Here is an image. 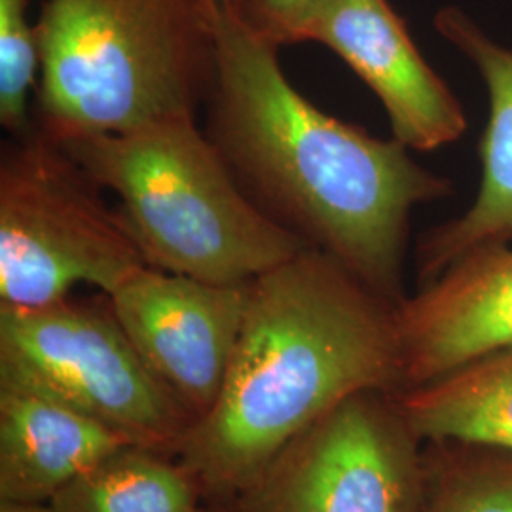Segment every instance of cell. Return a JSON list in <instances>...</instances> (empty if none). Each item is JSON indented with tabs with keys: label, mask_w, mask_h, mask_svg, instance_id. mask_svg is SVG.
<instances>
[{
	"label": "cell",
	"mask_w": 512,
	"mask_h": 512,
	"mask_svg": "<svg viewBox=\"0 0 512 512\" xmlns=\"http://www.w3.org/2000/svg\"><path fill=\"white\" fill-rule=\"evenodd\" d=\"M329 0H238V10L260 35L277 46L296 44L304 25Z\"/></svg>",
	"instance_id": "cell-17"
},
{
	"label": "cell",
	"mask_w": 512,
	"mask_h": 512,
	"mask_svg": "<svg viewBox=\"0 0 512 512\" xmlns=\"http://www.w3.org/2000/svg\"><path fill=\"white\" fill-rule=\"evenodd\" d=\"M33 124L0 160V306L42 308L92 285L110 294L145 264L120 209Z\"/></svg>",
	"instance_id": "cell-5"
},
{
	"label": "cell",
	"mask_w": 512,
	"mask_h": 512,
	"mask_svg": "<svg viewBox=\"0 0 512 512\" xmlns=\"http://www.w3.org/2000/svg\"><path fill=\"white\" fill-rule=\"evenodd\" d=\"M234 2H236V4H238V0H234Z\"/></svg>",
	"instance_id": "cell-20"
},
{
	"label": "cell",
	"mask_w": 512,
	"mask_h": 512,
	"mask_svg": "<svg viewBox=\"0 0 512 512\" xmlns=\"http://www.w3.org/2000/svg\"><path fill=\"white\" fill-rule=\"evenodd\" d=\"M421 512H512V454L429 444Z\"/></svg>",
	"instance_id": "cell-15"
},
{
	"label": "cell",
	"mask_w": 512,
	"mask_h": 512,
	"mask_svg": "<svg viewBox=\"0 0 512 512\" xmlns=\"http://www.w3.org/2000/svg\"><path fill=\"white\" fill-rule=\"evenodd\" d=\"M29 0H0V124L12 137L33 128L31 93H37V29Z\"/></svg>",
	"instance_id": "cell-16"
},
{
	"label": "cell",
	"mask_w": 512,
	"mask_h": 512,
	"mask_svg": "<svg viewBox=\"0 0 512 512\" xmlns=\"http://www.w3.org/2000/svg\"><path fill=\"white\" fill-rule=\"evenodd\" d=\"M435 29L482 76L490 116L478 143L482 171L475 202L458 219L446 220L421 236L416 247L420 285L439 277L463 256L512 245V48L495 42L456 6L440 10Z\"/></svg>",
	"instance_id": "cell-11"
},
{
	"label": "cell",
	"mask_w": 512,
	"mask_h": 512,
	"mask_svg": "<svg viewBox=\"0 0 512 512\" xmlns=\"http://www.w3.org/2000/svg\"><path fill=\"white\" fill-rule=\"evenodd\" d=\"M59 143L120 198L150 268L247 285L308 247L256 207L194 116Z\"/></svg>",
	"instance_id": "cell-4"
},
{
	"label": "cell",
	"mask_w": 512,
	"mask_h": 512,
	"mask_svg": "<svg viewBox=\"0 0 512 512\" xmlns=\"http://www.w3.org/2000/svg\"><path fill=\"white\" fill-rule=\"evenodd\" d=\"M222 0H44L33 124L57 141L194 116L217 71Z\"/></svg>",
	"instance_id": "cell-3"
},
{
	"label": "cell",
	"mask_w": 512,
	"mask_h": 512,
	"mask_svg": "<svg viewBox=\"0 0 512 512\" xmlns=\"http://www.w3.org/2000/svg\"><path fill=\"white\" fill-rule=\"evenodd\" d=\"M298 42L338 55L384 105L393 139L433 152L461 139L467 116L458 97L416 48L389 0H329Z\"/></svg>",
	"instance_id": "cell-9"
},
{
	"label": "cell",
	"mask_w": 512,
	"mask_h": 512,
	"mask_svg": "<svg viewBox=\"0 0 512 512\" xmlns=\"http://www.w3.org/2000/svg\"><path fill=\"white\" fill-rule=\"evenodd\" d=\"M0 512H55L50 503H19L0 501Z\"/></svg>",
	"instance_id": "cell-18"
},
{
	"label": "cell",
	"mask_w": 512,
	"mask_h": 512,
	"mask_svg": "<svg viewBox=\"0 0 512 512\" xmlns=\"http://www.w3.org/2000/svg\"><path fill=\"white\" fill-rule=\"evenodd\" d=\"M403 385L399 306L306 247L249 283L219 401L190 427L179 459L207 503L228 505L334 408Z\"/></svg>",
	"instance_id": "cell-2"
},
{
	"label": "cell",
	"mask_w": 512,
	"mask_h": 512,
	"mask_svg": "<svg viewBox=\"0 0 512 512\" xmlns=\"http://www.w3.org/2000/svg\"><path fill=\"white\" fill-rule=\"evenodd\" d=\"M0 368L137 446L179 456L192 427L131 344L107 294L42 308L0 306Z\"/></svg>",
	"instance_id": "cell-6"
},
{
	"label": "cell",
	"mask_w": 512,
	"mask_h": 512,
	"mask_svg": "<svg viewBox=\"0 0 512 512\" xmlns=\"http://www.w3.org/2000/svg\"><path fill=\"white\" fill-rule=\"evenodd\" d=\"M395 393L366 391L289 442L234 512H421L427 461Z\"/></svg>",
	"instance_id": "cell-7"
},
{
	"label": "cell",
	"mask_w": 512,
	"mask_h": 512,
	"mask_svg": "<svg viewBox=\"0 0 512 512\" xmlns=\"http://www.w3.org/2000/svg\"><path fill=\"white\" fill-rule=\"evenodd\" d=\"M128 444L107 425L0 368V501L50 503Z\"/></svg>",
	"instance_id": "cell-12"
},
{
	"label": "cell",
	"mask_w": 512,
	"mask_h": 512,
	"mask_svg": "<svg viewBox=\"0 0 512 512\" xmlns=\"http://www.w3.org/2000/svg\"><path fill=\"white\" fill-rule=\"evenodd\" d=\"M399 330L403 389L512 348V245L463 256L420 285L399 306Z\"/></svg>",
	"instance_id": "cell-10"
},
{
	"label": "cell",
	"mask_w": 512,
	"mask_h": 512,
	"mask_svg": "<svg viewBox=\"0 0 512 512\" xmlns=\"http://www.w3.org/2000/svg\"><path fill=\"white\" fill-rule=\"evenodd\" d=\"M247 287L141 266L107 294L131 344L192 425L219 401L238 346Z\"/></svg>",
	"instance_id": "cell-8"
},
{
	"label": "cell",
	"mask_w": 512,
	"mask_h": 512,
	"mask_svg": "<svg viewBox=\"0 0 512 512\" xmlns=\"http://www.w3.org/2000/svg\"><path fill=\"white\" fill-rule=\"evenodd\" d=\"M55 512H203L198 478L179 456L128 444L50 501Z\"/></svg>",
	"instance_id": "cell-14"
},
{
	"label": "cell",
	"mask_w": 512,
	"mask_h": 512,
	"mask_svg": "<svg viewBox=\"0 0 512 512\" xmlns=\"http://www.w3.org/2000/svg\"><path fill=\"white\" fill-rule=\"evenodd\" d=\"M203 512H234V509L226 503H207Z\"/></svg>",
	"instance_id": "cell-19"
},
{
	"label": "cell",
	"mask_w": 512,
	"mask_h": 512,
	"mask_svg": "<svg viewBox=\"0 0 512 512\" xmlns=\"http://www.w3.org/2000/svg\"><path fill=\"white\" fill-rule=\"evenodd\" d=\"M395 399L421 442L512 454V348L403 389Z\"/></svg>",
	"instance_id": "cell-13"
},
{
	"label": "cell",
	"mask_w": 512,
	"mask_h": 512,
	"mask_svg": "<svg viewBox=\"0 0 512 512\" xmlns=\"http://www.w3.org/2000/svg\"><path fill=\"white\" fill-rule=\"evenodd\" d=\"M279 48L222 0L205 133L262 213L401 306L412 211L450 196L452 181L397 139L317 109Z\"/></svg>",
	"instance_id": "cell-1"
}]
</instances>
